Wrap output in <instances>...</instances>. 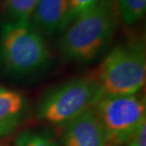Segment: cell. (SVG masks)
Returning a JSON list of instances; mask_svg holds the SVG:
<instances>
[{
	"label": "cell",
	"mask_w": 146,
	"mask_h": 146,
	"mask_svg": "<svg viewBox=\"0 0 146 146\" xmlns=\"http://www.w3.org/2000/svg\"><path fill=\"white\" fill-rule=\"evenodd\" d=\"M115 0H100L73 20L58 41L64 59L89 63L109 45L117 27Z\"/></svg>",
	"instance_id": "cell-1"
},
{
	"label": "cell",
	"mask_w": 146,
	"mask_h": 146,
	"mask_svg": "<svg viewBox=\"0 0 146 146\" xmlns=\"http://www.w3.org/2000/svg\"><path fill=\"white\" fill-rule=\"evenodd\" d=\"M50 52L31 22H4L0 30V65L15 76L35 74L48 66Z\"/></svg>",
	"instance_id": "cell-2"
},
{
	"label": "cell",
	"mask_w": 146,
	"mask_h": 146,
	"mask_svg": "<svg viewBox=\"0 0 146 146\" xmlns=\"http://www.w3.org/2000/svg\"><path fill=\"white\" fill-rule=\"evenodd\" d=\"M96 78L104 95L139 93L146 80L144 43L139 40L116 46L104 58Z\"/></svg>",
	"instance_id": "cell-3"
},
{
	"label": "cell",
	"mask_w": 146,
	"mask_h": 146,
	"mask_svg": "<svg viewBox=\"0 0 146 146\" xmlns=\"http://www.w3.org/2000/svg\"><path fill=\"white\" fill-rule=\"evenodd\" d=\"M104 96L96 77L68 81L46 92L37 106L36 115L52 125H65L92 109Z\"/></svg>",
	"instance_id": "cell-4"
},
{
	"label": "cell",
	"mask_w": 146,
	"mask_h": 146,
	"mask_svg": "<svg viewBox=\"0 0 146 146\" xmlns=\"http://www.w3.org/2000/svg\"><path fill=\"white\" fill-rule=\"evenodd\" d=\"M108 143L121 146L145 123L146 103L142 96L104 95L93 107Z\"/></svg>",
	"instance_id": "cell-5"
},
{
	"label": "cell",
	"mask_w": 146,
	"mask_h": 146,
	"mask_svg": "<svg viewBox=\"0 0 146 146\" xmlns=\"http://www.w3.org/2000/svg\"><path fill=\"white\" fill-rule=\"evenodd\" d=\"M31 19L40 33H63L73 21L70 0H39Z\"/></svg>",
	"instance_id": "cell-6"
},
{
	"label": "cell",
	"mask_w": 146,
	"mask_h": 146,
	"mask_svg": "<svg viewBox=\"0 0 146 146\" xmlns=\"http://www.w3.org/2000/svg\"><path fill=\"white\" fill-rule=\"evenodd\" d=\"M63 146H106V138L94 109L64 125Z\"/></svg>",
	"instance_id": "cell-7"
},
{
	"label": "cell",
	"mask_w": 146,
	"mask_h": 146,
	"mask_svg": "<svg viewBox=\"0 0 146 146\" xmlns=\"http://www.w3.org/2000/svg\"><path fill=\"white\" fill-rule=\"evenodd\" d=\"M28 102L21 93L0 87V137L14 132L26 117Z\"/></svg>",
	"instance_id": "cell-8"
},
{
	"label": "cell",
	"mask_w": 146,
	"mask_h": 146,
	"mask_svg": "<svg viewBox=\"0 0 146 146\" xmlns=\"http://www.w3.org/2000/svg\"><path fill=\"white\" fill-rule=\"evenodd\" d=\"M38 1L39 0H4L3 14L6 22H30Z\"/></svg>",
	"instance_id": "cell-9"
},
{
	"label": "cell",
	"mask_w": 146,
	"mask_h": 146,
	"mask_svg": "<svg viewBox=\"0 0 146 146\" xmlns=\"http://www.w3.org/2000/svg\"><path fill=\"white\" fill-rule=\"evenodd\" d=\"M118 16L125 25H134L144 16L146 0H115Z\"/></svg>",
	"instance_id": "cell-10"
},
{
	"label": "cell",
	"mask_w": 146,
	"mask_h": 146,
	"mask_svg": "<svg viewBox=\"0 0 146 146\" xmlns=\"http://www.w3.org/2000/svg\"><path fill=\"white\" fill-rule=\"evenodd\" d=\"M14 146H58L51 136L39 131H26L17 137Z\"/></svg>",
	"instance_id": "cell-11"
},
{
	"label": "cell",
	"mask_w": 146,
	"mask_h": 146,
	"mask_svg": "<svg viewBox=\"0 0 146 146\" xmlns=\"http://www.w3.org/2000/svg\"><path fill=\"white\" fill-rule=\"evenodd\" d=\"M100 0H70L73 20L76 17H78L80 14L89 10L90 8L93 7Z\"/></svg>",
	"instance_id": "cell-12"
},
{
	"label": "cell",
	"mask_w": 146,
	"mask_h": 146,
	"mask_svg": "<svg viewBox=\"0 0 146 146\" xmlns=\"http://www.w3.org/2000/svg\"><path fill=\"white\" fill-rule=\"evenodd\" d=\"M126 146H146V123H143L128 139Z\"/></svg>",
	"instance_id": "cell-13"
},
{
	"label": "cell",
	"mask_w": 146,
	"mask_h": 146,
	"mask_svg": "<svg viewBox=\"0 0 146 146\" xmlns=\"http://www.w3.org/2000/svg\"><path fill=\"white\" fill-rule=\"evenodd\" d=\"M106 146H118V145H114V144H111V143H108V142H106Z\"/></svg>",
	"instance_id": "cell-14"
}]
</instances>
